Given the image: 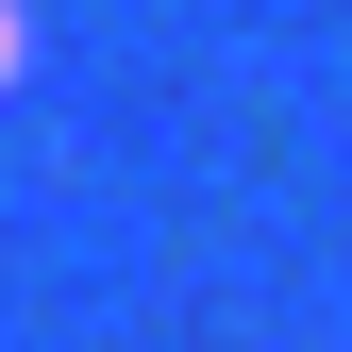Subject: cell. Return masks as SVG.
<instances>
[{
  "instance_id": "cell-1",
  "label": "cell",
  "mask_w": 352,
  "mask_h": 352,
  "mask_svg": "<svg viewBox=\"0 0 352 352\" xmlns=\"http://www.w3.org/2000/svg\"><path fill=\"white\" fill-rule=\"evenodd\" d=\"M0 67H17V0H0Z\"/></svg>"
}]
</instances>
